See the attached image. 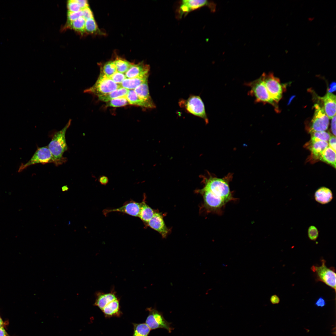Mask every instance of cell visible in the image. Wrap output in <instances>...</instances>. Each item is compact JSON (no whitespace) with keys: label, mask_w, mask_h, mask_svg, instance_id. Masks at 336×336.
I'll return each mask as SVG.
<instances>
[{"label":"cell","mask_w":336,"mask_h":336,"mask_svg":"<svg viewBox=\"0 0 336 336\" xmlns=\"http://www.w3.org/2000/svg\"><path fill=\"white\" fill-rule=\"evenodd\" d=\"M3 324H4V323H3V320H2V318H1V317L0 316V328H2V327H3Z\"/></svg>","instance_id":"obj_46"},{"label":"cell","mask_w":336,"mask_h":336,"mask_svg":"<svg viewBox=\"0 0 336 336\" xmlns=\"http://www.w3.org/2000/svg\"><path fill=\"white\" fill-rule=\"evenodd\" d=\"M119 84L114 82L109 77L100 72L95 84L85 90L83 92L98 96H102L121 87Z\"/></svg>","instance_id":"obj_5"},{"label":"cell","mask_w":336,"mask_h":336,"mask_svg":"<svg viewBox=\"0 0 336 336\" xmlns=\"http://www.w3.org/2000/svg\"><path fill=\"white\" fill-rule=\"evenodd\" d=\"M82 17L86 20L93 18L92 12L90 8L88 7L82 10Z\"/></svg>","instance_id":"obj_37"},{"label":"cell","mask_w":336,"mask_h":336,"mask_svg":"<svg viewBox=\"0 0 336 336\" xmlns=\"http://www.w3.org/2000/svg\"><path fill=\"white\" fill-rule=\"evenodd\" d=\"M321 99L324 102L325 113L329 119H331L336 115V96L328 92Z\"/></svg>","instance_id":"obj_17"},{"label":"cell","mask_w":336,"mask_h":336,"mask_svg":"<svg viewBox=\"0 0 336 336\" xmlns=\"http://www.w3.org/2000/svg\"><path fill=\"white\" fill-rule=\"evenodd\" d=\"M326 303L324 299L322 297H319L316 301L315 305L318 307H323L325 306Z\"/></svg>","instance_id":"obj_39"},{"label":"cell","mask_w":336,"mask_h":336,"mask_svg":"<svg viewBox=\"0 0 336 336\" xmlns=\"http://www.w3.org/2000/svg\"><path fill=\"white\" fill-rule=\"evenodd\" d=\"M245 85L250 88L249 94L254 97L256 103H268L275 105V102L270 96L261 76Z\"/></svg>","instance_id":"obj_6"},{"label":"cell","mask_w":336,"mask_h":336,"mask_svg":"<svg viewBox=\"0 0 336 336\" xmlns=\"http://www.w3.org/2000/svg\"><path fill=\"white\" fill-rule=\"evenodd\" d=\"M56 162L47 146L38 147L31 159L25 164L20 166L18 171L20 172L29 166L38 163L44 164Z\"/></svg>","instance_id":"obj_9"},{"label":"cell","mask_w":336,"mask_h":336,"mask_svg":"<svg viewBox=\"0 0 336 336\" xmlns=\"http://www.w3.org/2000/svg\"><path fill=\"white\" fill-rule=\"evenodd\" d=\"M62 191H64L67 190H68V188L66 186H64V187H63V188H62Z\"/></svg>","instance_id":"obj_47"},{"label":"cell","mask_w":336,"mask_h":336,"mask_svg":"<svg viewBox=\"0 0 336 336\" xmlns=\"http://www.w3.org/2000/svg\"><path fill=\"white\" fill-rule=\"evenodd\" d=\"M128 104H129V103L125 96L114 99L107 102L106 106L120 107L125 106Z\"/></svg>","instance_id":"obj_31"},{"label":"cell","mask_w":336,"mask_h":336,"mask_svg":"<svg viewBox=\"0 0 336 336\" xmlns=\"http://www.w3.org/2000/svg\"><path fill=\"white\" fill-rule=\"evenodd\" d=\"M311 141H328L331 136L329 132L325 131L314 132L311 133Z\"/></svg>","instance_id":"obj_29"},{"label":"cell","mask_w":336,"mask_h":336,"mask_svg":"<svg viewBox=\"0 0 336 336\" xmlns=\"http://www.w3.org/2000/svg\"><path fill=\"white\" fill-rule=\"evenodd\" d=\"M204 182L205 185L203 189L210 191L227 203L236 199L233 197L228 182L226 180L210 177L206 179Z\"/></svg>","instance_id":"obj_3"},{"label":"cell","mask_w":336,"mask_h":336,"mask_svg":"<svg viewBox=\"0 0 336 336\" xmlns=\"http://www.w3.org/2000/svg\"><path fill=\"white\" fill-rule=\"evenodd\" d=\"M97 25L94 17L86 20L85 31L92 33L97 30Z\"/></svg>","instance_id":"obj_32"},{"label":"cell","mask_w":336,"mask_h":336,"mask_svg":"<svg viewBox=\"0 0 336 336\" xmlns=\"http://www.w3.org/2000/svg\"><path fill=\"white\" fill-rule=\"evenodd\" d=\"M129 104L139 106L148 109H152L147 103L140 99L137 96L134 90H128L126 96Z\"/></svg>","instance_id":"obj_23"},{"label":"cell","mask_w":336,"mask_h":336,"mask_svg":"<svg viewBox=\"0 0 336 336\" xmlns=\"http://www.w3.org/2000/svg\"><path fill=\"white\" fill-rule=\"evenodd\" d=\"M0 336H10L7 332L3 327L0 328Z\"/></svg>","instance_id":"obj_44"},{"label":"cell","mask_w":336,"mask_h":336,"mask_svg":"<svg viewBox=\"0 0 336 336\" xmlns=\"http://www.w3.org/2000/svg\"><path fill=\"white\" fill-rule=\"evenodd\" d=\"M331 123V130L333 134L336 135V115L332 119Z\"/></svg>","instance_id":"obj_42"},{"label":"cell","mask_w":336,"mask_h":336,"mask_svg":"<svg viewBox=\"0 0 336 336\" xmlns=\"http://www.w3.org/2000/svg\"><path fill=\"white\" fill-rule=\"evenodd\" d=\"M329 147L336 152V137L335 136L331 135L329 140Z\"/></svg>","instance_id":"obj_38"},{"label":"cell","mask_w":336,"mask_h":336,"mask_svg":"<svg viewBox=\"0 0 336 336\" xmlns=\"http://www.w3.org/2000/svg\"><path fill=\"white\" fill-rule=\"evenodd\" d=\"M179 104L186 112L202 119L206 124L208 123L204 104L200 96L190 95L187 99L180 100Z\"/></svg>","instance_id":"obj_4"},{"label":"cell","mask_w":336,"mask_h":336,"mask_svg":"<svg viewBox=\"0 0 336 336\" xmlns=\"http://www.w3.org/2000/svg\"><path fill=\"white\" fill-rule=\"evenodd\" d=\"M308 235L310 240H315L319 235V231L317 228L314 226H310L308 230Z\"/></svg>","instance_id":"obj_34"},{"label":"cell","mask_w":336,"mask_h":336,"mask_svg":"<svg viewBox=\"0 0 336 336\" xmlns=\"http://www.w3.org/2000/svg\"><path fill=\"white\" fill-rule=\"evenodd\" d=\"M82 10L76 12L68 11L67 14L68 20L69 23L72 21L82 16Z\"/></svg>","instance_id":"obj_35"},{"label":"cell","mask_w":336,"mask_h":336,"mask_svg":"<svg viewBox=\"0 0 336 336\" xmlns=\"http://www.w3.org/2000/svg\"><path fill=\"white\" fill-rule=\"evenodd\" d=\"M199 192L203 195L204 206L209 212L220 214L227 203L222 198L212 194L210 191L201 189Z\"/></svg>","instance_id":"obj_11"},{"label":"cell","mask_w":336,"mask_h":336,"mask_svg":"<svg viewBox=\"0 0 336 336\" xmlns=\"http://www.w3.org/2000/svg\"><path fill=\"white\" fill-rule=\"evenodd\" d=\"M134 90L138 97L148 104L152 109L156 108V105L150 95L148 81L142 83Z\"/></svg>","instance_id":"obj_18"},{"label":"cell","mask_w":336,"mask_h":336,"mask_svg":"<svg viewBox=\"0 0 336 336\" xmlns=\"http://www.w3.org/2000/svg\"><path fill=\"white\" fill-rule=\"evenodd\" d=\"M146 224L152 229L158 232L163 238H165L169 230L165 223L162 215L158 212L155 213L152 218Z\"/></svg>","instance_id":"obj_15"},{"label":"cell","mask_w":336,"mask_h":336,"mask_svg":"<svg viewBox=\"0 0 336 336\" xmlns=\"http://www.w3.org/2000/svg\"><path fill=\"white\" fill-rule=\"evenodd\" d=\"M141 204V202L138 203L132 200L127 202L119 208L113 209H105L103 211V212L104 214H106L112 212H119L133 217H138Z\"/></svg>","instance_id":"obj_14"},{"label":"cell","mask_w":336,"mask_h":336,"mask_svg":"<svg viewBox=\"0 0 336 336\" xmlns=\"http://www.w3.org/2000/svg\"><path fill=\"white\" fill-rule=\"evenodd\" d=\"M72 119H69L64 127L60 131L55 132L51 141L47 146L58 166L66 161L63 157L64 152L68 149L65 134L67 129L70 126Z\"/></svg>","instance_id":"obj_1"},{"label":"cell","mask_w":336,"mask_h":336,"mask_svg":"<svg viewBox=\"0 0 336 336\" xmlns=\"http://www.w3.org/2000/svg\"><path fill=\"white\" fill-rule=\"evenodd\" d=\"M326 261L322 260V265L319 266L313 265L311 268L316 276L317 281H320L330 287L336 292V273L334 269L328 268Z\"/></svg>","instance_id":"obj_7"},{"label":"cell","mask_w":336,"mask_h":336,"mask_svg":"<svg viewBox=\"0 0 336 336\" xmlns=\"http://www.w3.org/2000/svg\"><path fill=\"white\" fill-rule=\"evenodd\" d=\"M271 97L275 102H278L282 97V89L279 79L272 73H264L261 76Z\"/></svg>","instance_id":"obj_10"},{"label":"cell","mask_w":336,"mask_h":336,"mask_svg":"<svg viewBox=\"0 0 336 336\" xmlns=\"http://www.w3.org/2000/svg\"><path fill=\"white\" fill-rule=\"evenodd\" d=\"M314 108L315 110L311 122L310 132L325 131L328 127L329 119L325 114L323 107L315 104Z\"/></svg>","instance_id":"obj_13"},{"label":"cell","mask_w":336,"mask_h":336,"mask_svg":"<svg viewBox=\"0 0 336 336\" xmlns=\"http://www.w3.org/2000/svg\"><path fill=\"white\" fill-rule=\"evenodd\" d=\"M336 89V84L335 82H333L330 85L329 88V92L331 93V92H333L335 91Z\"/></svg>","instance_id":"obj_45"},{"label":"cell","mask_w":336,"mask_h":336,"mask_svg":"<svg viewBox=\"0 0 336 336\" xmlns=\"http://www.w3.org/2000/svg\"><path fill=\"white\" fill-rule=\"evenodd\" d=\"M99 181L101 184L105 185L108 183L109 179L106 176L101 175L99 178Z\"/></svg>","instance_id":"obj_41"},{"label":"cell","mask_w":336,"mask_h":336,"mask_svg":"<svg viewBox=\"0 0 336 336\" xmlns=\"http://www.w3.org/2000/svg\"><path fill=\"white\" fill-rule=\"evenodd\" d=\"M147 310L149 314L146 324L151 329L162 328L166 329L169 333L171 332L173 329L170 326L171 324L165 319L161 312L154 308H149Z\"/></svg>","instance_id":"obj_12"},{"label":"cell","mask_w":336,"mask_h":336,"mask_svg":"<svg viewBox=\"0 0 336 336\" xmlns=\"http://www.w3.org/2000/svg\"><path fill=\"white\" fill-rule=\"evenodd\" d=\"M308 147L313 156L318 159L328 147L329 143L324 141H311Z\"/></svg>","instance_id":"obj_21"},{"label":"cell","mask_w":336,"mask_h":336,"mask_svg":"<svg viewBox=\"0 0 336 336\" xmlns=\"http://www.w3.org/2000/svg\"><path fill=\"white\" fill-rule=\"evenodd\" d=\"M270 301L273 304H278L280 301L279 298L276 295H272L270 298Z\"/></svg>","instance_id":"obj_43"},{"label":"cell","mask_w":336,"mask_h":336,"mask_svg":"<svg viewBox=\"0 0 336 336\" xmlns=\"http://www.w3.org/2000/svg\"><path fill=\"white\" fill-rule=\"evenodd\" d=\"M115 83L120 84L126 78L124 74L116 72L109 77Z\"/></svg>","instance_id":"obj_33"},{"label":"cell","mask_w":336,"mask_h":336,"mask_svg":"<svg viewBox=\"0 0 336 336\" xmlns=\"http://www.w3.org/2000/svg\"><path fill=\"white\" fill-rule=\"evenodd\" d=\"M128 91V90L121 87L108 94L98 96V99L107 102L114 99L126 96Z\"/></svg>","instance_id":"obj_22"},{"label":"cell","mask_w":336,"mask_h":336,"mask_svg":"<svg viewBox=\"0 0 336 336\" xmlns=\"http://www.w3.org/2000/svg\"><path fill=\"white\" fill-rule=\"evenodd\" d=\"M118 72L125 74L133 64L125 59L117 58L114 61Z\"/></svg>","instance_id":"obj_28"},{"label":"cell","mask_w":336,"mask_h":336,"mask_svg":"<svg viewBox=\"0 0 336 336\" xmlns=\"http://www.w3.org/2000/svg\"><path fill=\"white\" fill-rule=\"evenodd\" d=\"M67 7L68 11L77 12L81 10L76 0H70L68 1Z\"/></svg>","instance_id":"obj_36"},{"label":"cell","mask_w":336,"mask_h":336,"mask_svg":"<svg viewBox=\"0 0 336 336\" xmlns=\"http://www.w3.org/2000/svg\"><path fill=\"white\" fill-rule=\"evenodd\" d=\"M78 3L80 7L81 10H82L88 7V4L87 1L86 0H76Z\"/></svg>","instance_id":"obj_40"},{"label":"cell","mask_w":336,"mask_h":336,"mask_svg":"<svg viewBox=\"0 0 336 336\" xmlns=\"http://www.w3.org/2000/svg\"><path fill=\"white\" fill-rule=\"evenodd\" d=\"M149 75H146L131 78H126L120 84L121 87L128 90H134L142 83L148 81Z\"/></svg>","instance_id":"obj_19"},{"label":"cell","mask_w":336,"mask_h":336,"mask_svg":"<svg viewBox=\"0 0 336 336\" xmlns=\"http://www.w3.org/2000/svg\"><path fill=\"white\" fill-rule=\"evenodd\" d=\"M96 297L94 305L98 307L106 316L119 315V300L114 292H98L96 294Z\"/></svg>","instance_id":"obj_2"},{"label":"cell","mask_w":336,"mask_h":336,"mask_svg":"<svg viewBox=\"0 0 336 336\" xmlns=\"http://www.w3.org/2000/svg\"><path fill=\"white\" fill-rule=\"evenodd\" d=\"M115 65L114 61H110L105 64L100 72L110 77L117 72Z\"/></svg>","instance_id":"obj_30"},{"label":"cell","mask_w":336,"mask_h":336,"mask_svg":"<svg viewBox=\"0 0 336 336\" xmlns=\"http://www.w3.org/2000/svg\"><path fill=\"white\" fill-rule=\"evenodd\" d=\"M315 198L318 202L325 204L330 202L333 199V194L331 190L325 187H322L315 192Z\"/></svg>","instance_id":"obj_20"},{"label":"cell","mask_w":336,"mask_h":336,"mask_svg":"<svg viewBox=\"0 0 336 336\" xmlns=\"http://www.w3.org/2000/svg\"><path fill=\"white\" fill-rule=\"evenodd\" d=\"M133 336H148L151 329L146 323L134 324Z\"/></svg>","instance_id":"obj_27"},{"label":"cell","mask_w":336,"mask_h":336,"mask_svg":"<svg viewBox=\"0 0 336 336\" xmlns=\"http://www.w3.org/2000/svg\"><path fill=\"white\" fill-rule=\"evenodd\" d=\"M155 212L147 205L145 201L141 202L140 209L138 217L146 223L153 217Z\"/></svg>","instance_id":"obj_24"},{"label":"cell","mask_w":336,"mask_h":336,"mask_svg":"<svg viewBox=\"0 0 336 336\" xmlns=\"http://www.w3.org/2000/svg\"><path fill=\"white\" fill-rule=\"evenodd\" d=\"M85 21L83 17L81 16L69 23L68 26L78 32L83 33L85 32Z\"/></svg>","instance_id":"obj_26"},{"label":"cell","mask_w":336,"mask_h":336,"mask_svg":"<svg viewBox=\"0 0 336 336\" xmlns=\"http://www.w3.org/2000/svg\"><path fill=\"white\" fill-rule=\"evenodd\" d=\"M321 160L336 167V152L328 146L319 158Z\"/></svg>","instance_id":"obj_25"},{"label":"cell","mask_w":336,"mask_h":336,"mask_svg":"<svg viewBox=\"0 0 336 336\" xmlns=\"http://www.w3.org/2000/svg\"><path fill=\"white\" fill-rule=\"evenodd\" d=\"M207 6L211 12H215L216 4L214 2L206 0H184L180 2L177 11V16L181 18L188 13L200 8Z\"/></svg>","instance_id":"obj_8"},{"label":"cell","mask_w":336,"mask_h":336,"mask_svg":"<svg viewBox=\"0 0 336 336\" xmlns=\"http://www.w3.org/2000/svg\"><path fill=\"white\" fill-rule=\"evenodd\" d=\"M150 69L149 65L143 62L133 64L124 74L128 78L149 75Z\"/></svg>","instance_id":"obj_16"}]
</instances>
